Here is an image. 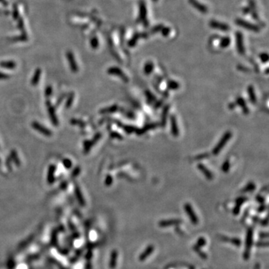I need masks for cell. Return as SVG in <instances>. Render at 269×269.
Listing matches in <instances>:
<instances>
[{
    "instance_id": "1",
    "label": "cell",
    "mask_w": 269,
    "mask_h": 269,
    "mask_svg": "<svg viewBox=\"0 0 269 269\" xmlns=\"http://www.w3.org/2000/svg\"><path fill=\"white\" fill-rule=\"evenodd\" d=\"M231 136H232V134H231V132H227L225 133L224 135L223 136V138L221 139V141L218 142V145H217V146L215 147V149H214V150H213L214 154H218V153L220 152L221 149L222 148L225 146L226 143L230 139Z\"/></svg>"
},
{
    "instance_id": "2",
    "label": "cell",
    "mask_w": 269,
    "mask_h": 269,
    "mask_svg": "<svg viewBox=\"0 0 269 269\" xmlns=\"http://www.w3.org/2000/svg\"><path fill=\"white\" fill-rule=\"evenodd\" d=\"M171 131H172L173 134H174L176 136L178 134V127L177 125H176L175 117H171Z\"/></svg>"
},
{
    "instance_id": "3",
    "label": "cell",
    "mask_w": 269,
    "mask_h": 269,
    "mask_svg": "<svg viewBox=\"0 0 269 269\" xmlns=\"http://www.w3.org/2000/svg\"><path fill=\"white\" fill-rule=\"evenodd\" d=\"M199 169H200L202 172L205 174L206 176H207V177H209V178L212 177V174H211V172H210V171H209V170L207 169L206 167L204 165L200 164V165H199Z\"/></svg>"
},
{
    "instance_id": "4",
    "label": "cell",
    "mask_w": 269,
    "mask_h": 269,
    "mask_svg": "<svg viewBox=\"0 0 269 269\" xmlns=\"http://www.w3.org/2000/svg\"><path fill=\"white\" fill-rule=\"evenodd\" d=\"M153 64H152V63H151V62L147 63V64H146V66H145V67H144L145 73H146V74H149V73H151V72H152V70H153Z\"/></svg>"
},
{
    "instance_id": "5",
    "label": "cell",
    "mask_w": 269,
    "mask_h": 269,
    "mask_svg": "<svg viewBox=\"0 0 269 269\" xmlns=\"http://www.w3.org/2000/svg\"><path fill=\"white\" fill-rule=\"evenodd\" d=\"M248 93H249L250 98V100L253 101V102H255V101H256V97H255V96H254V91H253V88L252 87L249 88Z\"/></svg>"
},
{
    "instance_id": "6",
    "label": "cell",
    "mask_w": 269,
    "mask_h": 269,
    "mask_svg": "<svg viewBox=\"0 0 269 269\" xmlns=\"http://www.w3.org/2000/svg\"><path fill=\"white\" fill-rule=\"evenodd\" d=\"M179 85H178V84L175 82H171L169 83V88L171 89H176L178 88Z\"/></svg>"
},
{
    "instance_id": "7",
    "label": "cell",
    "mask_w": 269,
    "mask_h": 269,
    "mask_svg": "<svg viewBox=\"0 0 269 269\" xmlns=\"http://www.w3.org/2000/svg\"><path fill=\"white\" fill-rule=\"evenodd\" d=\"M229 168H230V163L228 161H226V162L223 165V171L226 172V171H228Z\"/></svg>"
}]
</instances>
